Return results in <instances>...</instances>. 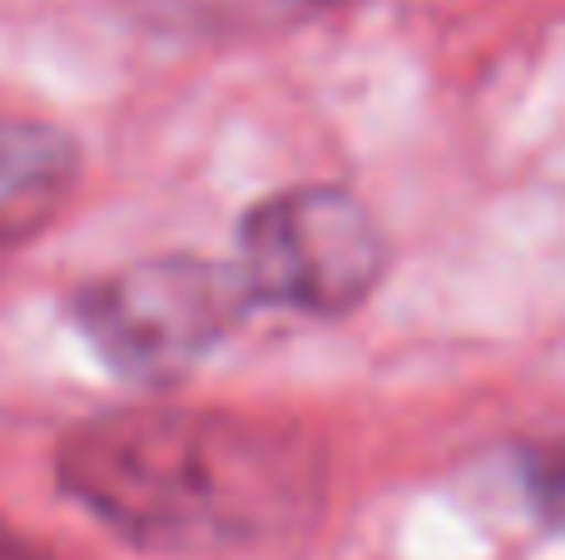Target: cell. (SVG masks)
Here are the masks:
<instances>
[{"label":"cell","mask_w":565,"mask_h":560,"mask_svg":"<svg viewBox=\"0 0 565 560\" xmlns=\"http://www.w3.org/2000/svg\"><path fill=\"white\" fill-rule=\"evenodd\" d=\"M0 560H35V556H30L20 541H10V536H0Z\"/></svg>","instance_id":"5b68a950"},{"label":"cell","mask_w":565,"mask_h":560,"mask_svg":"<svg viewBox=\"0 0 565 560\" xmlns=\"http://www.w3.org/2000/svg\"><path fill=\"white\" fill-rule=\"evenodd\" d=\"M254 308L234 263L204 254H154L75 293V323L99 363L135 387L189 377Z\"/></svg>","instance_id":"7a4b0ae2"},{"label":"cell","mask_w":565,"mask_h":560,"mask_svg":"<svg viewBox=\"0 0 565 560\" xmlns=\"http://www.w3.org/2000/svg\"><path fill=\"white\" fill-rule=\"evenodd\" d=\"M377 214L342 184H292L258 198L238 224V278L248 298L302 317H342L387 273Z\"/></svg>","instance_id":"3957f363"},{"label":"cell","mask_w":565,"mask_h":560,"mask_svg":"<svg viewBox=\"0 0 565 560\" xmlns=\"http://www.w3.org/2000/svg\"><path fill=\"white\" fill-rule=\"evenodd\" d=\"M79 179L70 134L45 119L0 115V248L25 244L60 214Z\"/></svg>","instance_id":"277c9868"},{"label":"cell","mask_w":565,"mask_h":560,"mask_svg":"<svg viewBox=\"0 0 565 560\" xmlns=\"http://www.w3.org/2000/svg\"><path fill=\"white\" fill-rule=\"evenodd\" d=\"M60 486L149 551H218L312 511L318 452L288 427L224 407H125L79 422L55 452Z\"/></svg>","instance_id":"6da1fadb"}]
</instances>
